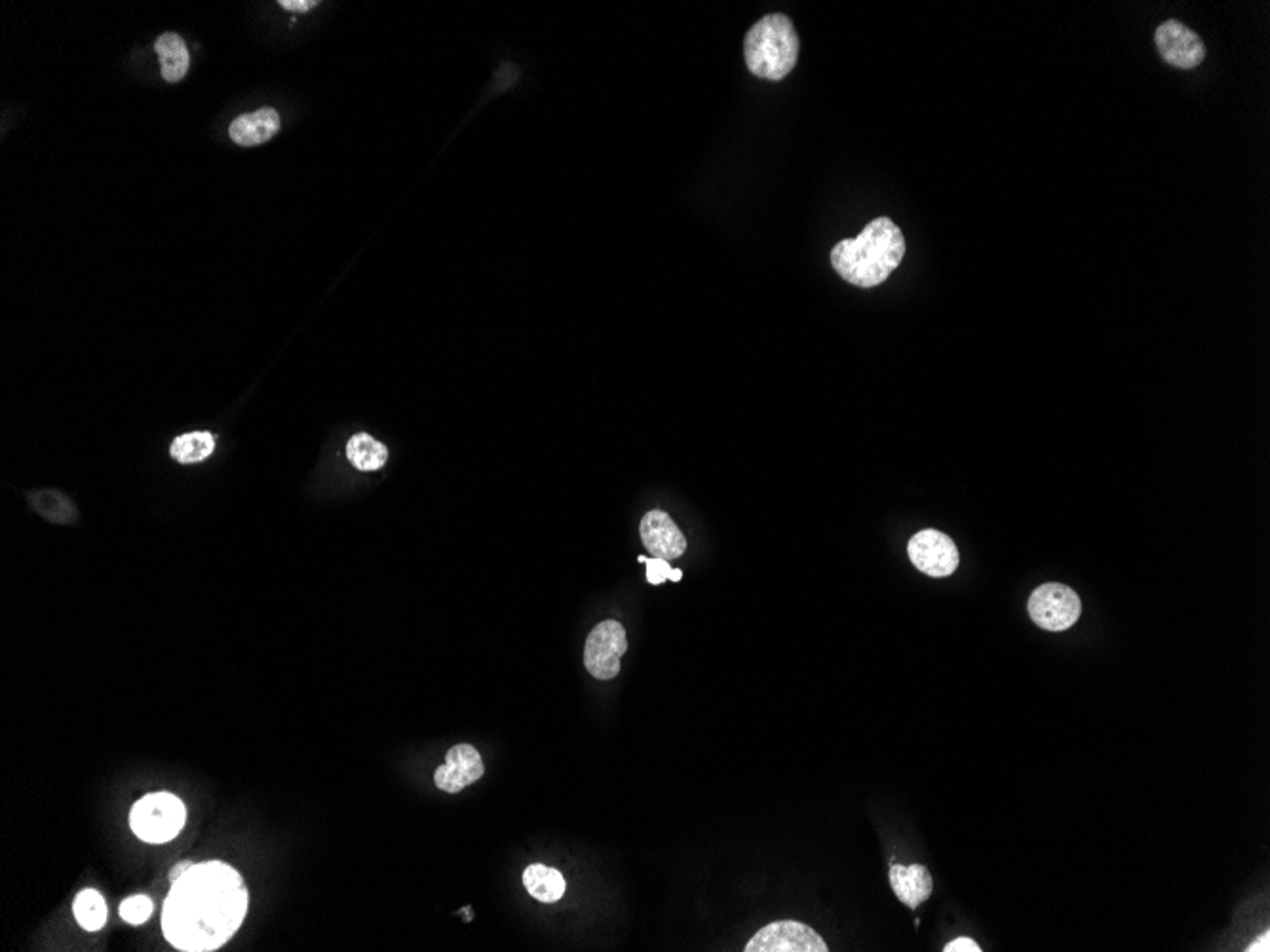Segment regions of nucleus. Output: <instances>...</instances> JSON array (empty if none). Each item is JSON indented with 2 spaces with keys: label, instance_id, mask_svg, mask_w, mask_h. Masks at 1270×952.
I'll list each match as a JSON object with an SVG mask.
<instances>
[{
  "label": "nucleus",
  "instance_id": "1",
  "mask_svg": "<svg viewBox=\"0 0 1270 952\" xmlns=\"http://www.w3.org/2000/svg\"><path fill=\"white\" fill-rule=\"evenodd\" d=\"M246 883L223 861L196 863L171 884L163 906L164 937L185 952L217 951L246 918Z\"/></svg>",
  "mask_w": 1270,
  "mask_h": 952
},
{
  "label": "nucleus",
  "instance_id": "2",
  "mask_svg": "<svg viewBox=\"0 0 1270 952\" xmlns=\"http://www.w3.org/2000/svg\"><path fill=\"white\" fill-rule=\"evenodd\" d=\"M900 227L888 217H877L855 240H841L832 249L835 272L848 284L863 290L885 284L906 255Z\"/></svg>",
  "mask_w": 1270,
  "mask_h": 952
},
{
  "label": "nucleus",
  "instance_id": "3",
  "mask_svg": "<svg viewBox=\"0 0 1270 952\" xmlns=\"http://www.w3.org/2000/svg\"><path fill=\"white\" fill-rule=\"evenodd\" d=\"M799 35L793 22L784 14H769L761 17L747 31L744 40V57L747 69L755 77L765 80H784L799 60Z\"/></svg>",
  "mask_w": 1270,
  "mask_h": 952
},
{
  "label": "nucleus",
  "instance_id": "4",
  "mask_svg": "<svg viewBox=\"0 0 1270 952\" xmlns=\"http://www.w3.org/2000/svg\"><path fill=\"white\" fill-rule=\"evenodd\" d=\"M183 800L171 793H153L138 800L130 812V827L136 837L151 845L170 842L185 825Z\"/></svg>",
  "mask_w": 1270,
  "mask_h": 952
},
{
  "label": "nucleus",
  "instance_id": "5",
  "mask_svg": "<svg viewBox=\"0 0 1270 952\" xmlns=\"http://www.w3.org/2000/svg\"><path fill=\"white\" fill-rule=\"evenodd\" d=\"M1027 610L1032 622L1047 631L1073 628L1082 615V603L1075 590L1060 582H1048L1031 593Z\"/></svg>",
  "mask_w": 1270,
  "mask_h": 952
},
{
  "label": "nucleus",
  "instance_id": "6",
  "mask_svg": "<svg viewBox=\"0 0 1270 952\" xmlns=\"http://www.w3.org/2000/svg\"><path fill=\"white\" fill-rule=\"evenodd\" d=\"M628 651L626 630L616 620L598 623L586 639L585 666L590 676L608 681L620 673V658Z\"/></svg>",
  "mask_w": 1270,
  "mask_h": 952
},
{
  "label": "nucleus",
  "instance_id": "7",
  "mask_svg": "<svg viewBox=\"0 0 1270 952\" xmlns=\"http://www.w3.org/2000/svg\"><path fill=\"white\" fill-rule=\"evenodd\" d=\"M746 952H828V944L814 929L797 921L770 922L749 941Z\"/></svg>",
  "mask_w": 1270,
  "mask_h": 952
},
{
  "label": "nucleus",
  "instance_id": "8",
  "mask_svg": "<svg viewBox=\"0 0 1270 952\" xmlns=\"http://www.w3.org/2000/svg\"><path fill=\"white\" fill-rule=\"evenodd\" d=\"M908 553L911 563L926 577H951L959 567V550L953 538L936 529H924L909 538Z\"/></svg>",
  "mask_w": 1270,
  "mask_h": 952
},
{
  "label": "nucleus",
  "instance_id": "9",
  "mask_svg": "<svg viewBox=\"0 0 1270 952\" xmlns=\"http://www.w3.org/2000/svg\"><path fill=\"white\" fill-rule=\"evenodd\" d=\"M1155 42L1164 62L1178 69H1194L1206 60V47L1198 33L1189 29L1178 20H1168L1158 25Z\"/></svg>",
  "mask_w": 1270,
  "mask_h": 952
},
{
  "label": "nucleus",
  "instance_id": "10",
  "mask_svg": "<svg viewBox=\"0 0 1270 952\" xmlns=\"http://www.w3.org/2000/svg\"><path fill=\"white\" fill-rule=\"evenodd\" d=\"M484 772L486 767L479 751L469 744L454 745L447 751L446 764L436 770L434 784L441 792L459 793L478 782Z\"/></svg>",
  "mask_w": 1270,
  "mask_h": 952
},
{
  "label": "nucleus",
  "instance_id": "11",
  "mask_svg": "<svg viewBox=\"0 0 1270 952\" xmlns=\"http://www.w3.org/2000/svg\"><path fill=\"white\" fill-rule=\"evenodd\" d=\"M641 540L647 552L658 559H678L687 550V538L664 510H651L641 519Z\"/></svg>",
  "mask_w": 1270,
  "mask_h": 952
},
{
  "label": "nucleus",
  "instance_id": "12",
  "mask_svg": "<svg viewBox=\"0 0 1270 952\" xmlns=\"http://www.w3.org/2000/svg\"><path fill=\"white\" fill-rule=\"evenodd\" d=\"M888 878H890L894 893L909 909H916L921 903H924L926 899L931 898L932 890H934L928 869L919 865V863L909 865V867L893 865Z\"/></svg>",
  "mask_w": 1270,
  "mask_h": 952
},
{
  "label": "nucleus",
  "instance_id": "13",
  "mask_svg": "<svg viewBox=\"0 0 1270 952\" xmlns=\"http://www.w3.org/2000/svg\"><path fill=\"white\" fill-rule=\"evenodd\" d=\"M280 130V116L274 108H259L255 113L234 118L229 136L240 146H257L267 143Z\"/></svg>",
  "mask_w": 1270,
  "mask_h": 952
},
{
  "label": "nucleus",
  "instance_id": "14",
  "mask_svg": "<svg viewBox=\"0 0 1270 952\" xmlns=\"http://www.w3.org/2000/svg\"><path fill=\"white\" fill-rule=\"evenodd\" d=\"M154 50L161 60V69L166 82H179L185 78L191 67V54L187 50L185 40L176 33H164L154 42Z\"/></svg>",
  "mask_w": 1270,
  "mask_h": 952
},
{
  "label": "nucleus",
  "instance_id": "15",
  "mask_svg": "<svg viewBox=\"0 0 1270 952\" xmlns=\"http://www.w3.org/2000/svg\"><path fill=\"white\" fill-rule=\"evenodd\" d=\"M524 886L527 891L531 893L533 898L540 901V903H555L563 898L565 893V878L557 869L547 867V865H529L525 869Z\"/></svg>",
  "mask_w": 1270,
  "mask_h": 952
},
{
  "label": "nucleus",
  "instance_id": "16",
  "mask_svg": "<svg viewBox=\"0 0 1270 952\" xmlns=\"http://www.w3.org/2000/svg\"><path fill=\"white\" fill-rule=\"evenodd\" d=\"M347 459L352 466L362 472H375L385 466L388 449L377 439L371 438L370 434L360 432L348 439Z\"/></svg>",
  "mask_w": 1270,
  "mask_h": 952
},
{
  "label": "nucleus",
  "instance_id": "17",
  "mask_svg": "<svg viewBox=\"0 0 1270 952\" xmlns=\"http://www.w3.org/2000/svg\"><path fill=\"white\" fill-rule=\"evenodd\" d=\"M216 449V439L209 432H189L174 439L170 454L179 464H196L206 461Z\"/></svg>",
  "mask_w": 1270,
  "mask_h": 952
},
{
  "label": "nucleus",
  "instance_id": "18",
  "mask_svg": "<svg viewBox=\"0 0 1270 952\" xmlns=\"http://www.w3.org/2000/svg\"><path fill=\"white\" fill-rule=\"evenodd\" d=\"M29 500H31L35 512L42 515L48 522L60 523V525H73L77 522V507L60 491L33 492Z\"/></svg>",
  "mask_w": 1270,
  "mask_h": 952
},
{
  "label": "nucleus",
  "instance_id": "19",
  "mask_svg": "<svg viewBox=\"0 0 1270 952\" xmlns=\"http://www.w3.org/2000/svg\"><path fill=\"white\" fill-rule=\"evenodd\" d=\"M75 918L86 931H98L107 924V903L100 891L86 888L75 899Z\"/></svg>",
  "mask_w": 1270,
  "mask_h": 952
},
{
  "label": "nucleus",
  "instance_id": "20",
  "mask_svg": "<svg viewBox=\"0 0 1270 952\" xmlns=\"http://www.w3.org/2000/svg\"><path fill=\"white\" fill-rule=\"evenodd\" d=\"M153 909V899L146 898V896H131V898L124 899L123 905H120V916L124 922L139 926L151 918Z\"/></svg>",
  "mask_w": 1270,
  "mask_h": 952
},
{
  "label": "nucleus",
  "instance_id": "21",
  "mask_svg": "<svg viewBox=\"0 0 1270 952\" xmlns=\"http://www.w3.org/2000/svg\"><path fill=\"white\" fill-rule=\"evenodd\" d=\"M638 561H640V563H647L649 584H664L666 580H670V582H679V580L683 578V573H681L679 568L670 567V561L658 559V557H645V555H640Z\"/></svg>",
  "mask_w": 1270,
  "mask_h": 952
},
{
  "label": "nucleus",
  "instance_id": "22",
  "mask_svg": "<svg viewBox=\"0 0 1270 952\" xmlns=\"http://www.w3.org/2000/svg\"><path fill=\"white\" fill-rule=\"evenodd\" d=\"M944 951H946V952H982V949H979V944L976 943V941H974V939H971V937H959V939H955V941H951V943L947 944V947H946V949H944Z\"/></svg>",
  "mask_w": 1270,
  "mask_h": 952
},
{
  "label": "nucleus",
  "instance_id": "23",
  "mask_svg": "<svg viewBox=\"0 0 1270 952\" xmlns=\"http://www.w3.org/2000/svg\"><path fill=\"white\" fill-rule=\"evenodd\" d=\"M316 4L318 2L315 0H282L280 2V7L290 10V12H308V10L315 9Z\"/></svg>",
  "mask_w": 1270,
  "mask_h": 952
},
{
  "label": "nucleus",
  "instance_id": "24",
  "mask_svg": "<svg viewBox=\"0 0 1270 952\" xmlns=\"http://www.w3.org/2000/svg\"><path fill=\"white\" fill-rule=\"evenodd\" d=\"M193 865H194L193 861H189V860L179 861L178 865H174V867H171L170 883L174 884V883H176V880H179V878H181V876L185 875L187 871H189V869L193 867Z\"/></svg>",
  "mask_w": 1270,
  "mask_h": 952
},
{
  "label": "nucleus",
  "instance_id": "25",
  "mask_svg": "<svg viewBox=\"0 0 1270 952\" xmlns=\"http://www.w3.org/2000/svg\"><path fill=\"white\" fill-rule=\"evenodd\" d=\"M1246 951L1247 952H1257V951L1269 952L1270 951V934H1269V931H1265V934H1262V936H1261V939H1255L1254 943L1249 944V947H1247Z\"/></svg>",
  "mask_w": 1270,
  "mask_h": 952
}]
</instances>
